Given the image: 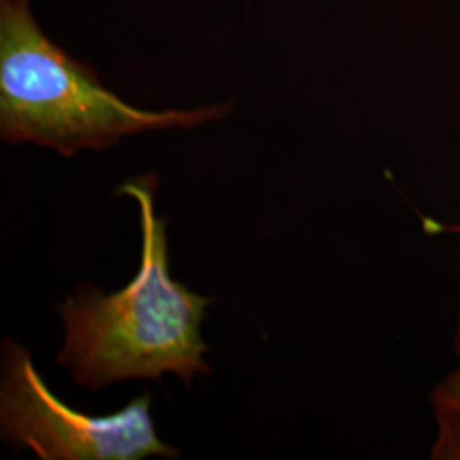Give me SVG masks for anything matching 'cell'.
<instances>
[{
  "label": "cell",
  "mask_w": 460,
  "mask_h": 460,
  "mask_svg": "<svg viewBox=\"0 0 460 460\" xmlns=\"http://www.w3.org/2000/svg\"><path fill=\"white\" fill-rule=\"evenodd\" d=\"M157 184L154 174H146L118 188L140 210L142 258L132 281L110 296L81 285L57 309L66 328L57 362L91 391L164 374H176L190 387L199 374H212L199 328L214 300L190 292L169 271L165 220L155 210Z\"/></svg>",
  "instance_id": "1"
},
{
  "label": "cell",
  "mask_w": 460,
  "mask_h": 460,
  "mask_svg": "<svg viewBox=\"0 0 460 460\" xmlns=\"http://www.w3.org/2000/svg\"><path fill=\"white\" fill-rule=\"evenodd\" d=\"M230 104L150 111L132 106L41 31L30 0H0V138L64 157L113 147L123 137L220 119Z\"/></svg>",
  "instance_id": "2"
},
{
  "label": "cell",
  "mask_w": 460,
  "mask_h": 460,
  "mask_svg": "<svg viewBox=\"0 0 460 460\" xmlns=\"http://www.w3.org/2000/svg\"><path fill=\"white\" fill-rule=\"evenodd\" d=\"M0 429L9 444L41 460L180 459L164 444L150 416V394L138 395L110 416L66 406L38 374L26 348L7 338L2 346Z\"/></svg>",
  "instance_id": "3"
},
{
  "label": "cell",
  "mask_w": 460,
  "mask_h": 460,
  "mask_svg": "<svg viewBox=\"0 0 460 460\" xmlns=\"http://www.w3.org/2000/svg\"><path fill=\"white\" fill-rule=\"evenodd\" d=\"M438 438L431 448V459L460 460V408L435 402Z\"/></svg>",
  "instance_id": "4"
},
{
  "label": "cell",
  "mask_w": 460,
  "mask_h": 460,
  "mask_svg": "<svg viewBox=\"0 0 460 460\" xmlns=\"http://www.w3.org/2000/svg\"><path fill=\"white\" fill-rule=\"evenodd\" d=\"M433 402H444V404L459 406L460 408V370L459 372H456V374H452V376L447 378L444 384L435 391Z\"/></svg>",
  "instance_id": "5"
},
{
  "label": "cell",
  "mask_w": 460,
  "mask_h": 460,
  "mask_svg": "<svg viewBox=\"0 0 460 460\" xmlns=\"http://www.w3.org/2000/svg\"><path fill=\"white\" fill-rule=\"evenodd\" d=\"M457 349H459V353H460V323H459V334H457Z\"/></svg>",
  "instance_id": "6"
}]
</instances>
